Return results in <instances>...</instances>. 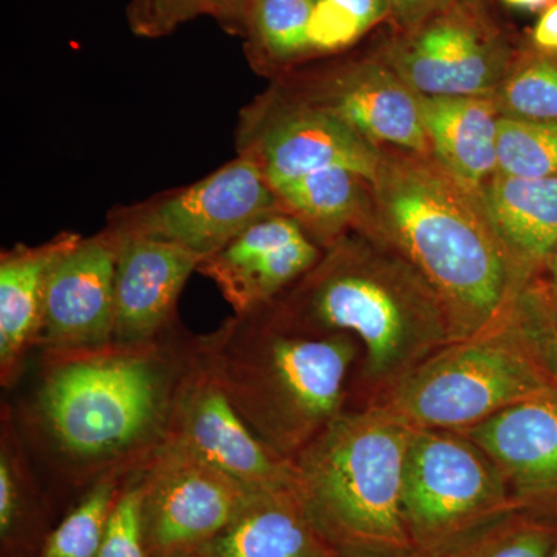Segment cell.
<instances>
[{
  "mask_svg": "<svg viewBox=\"0 0 557 557\" xmlns=\"http://www.w3.org/2000/svg\"><path fill=\"white\" fill-rule=\"evenodd\" d=\"M13 463L7 448L0 456V533L5 539L16 525L20 516L21 491Z\"/></svg>",
  "mask_w": 557,
  "mask_h": 557,
  "instance_id": "obj_32",
  "label": "cell"
},
{
  "mask_svg": "<svg viewBox=\"0 0 557 557\" xmlns=\"http://www.w3.org/2000/svg\"><path fill=\"white\" fill-rule=\"evenodd\" d=\"M557 520L515 511L438 557H548Z\"/></svg>",
  "mask_w": 557,
  "mask_h": 557,
  "instance_id": "obj_24",
  "label": "cell"
},
{
  "mask_svg": "<svg viewBox=\"0 0 557 557\" xmlns=\"http://www.w3.org/2000/svg\"><path fill=\"white\" fill-rule=\"evenodd\" d=\"M368 230L438 293L456 341L496 327L531 281L491 228L478 197L438 163L386 157Z\"/></svg>",
  "mask_w": 557,
  "mask_h": 557,
  "instance_id": "obj_1",
  "label": "cell"
},
{
  "mask_svg": "<svg viewBox=\"0 0 557 557\" xmlns=\"http://www.w3.org/2000/svg\"><path fill=\"white\" fill-rule=\"evenodd\" d=\"M519 511L507 480L463 432L413 429L403 512L417 557H438Z\"/></svg>",
  "mask_w": 557,
  "mask_h": 557,
  "instance_id": "obj_7",
  "label": "cell"
},
{
  "mask_svg": "<svg viewBox=\"0 0 557 557\" xmlns=\"http://www.w3.org/2000/svg\"><path fill=\"white\" fill-rule=\"evenodd\" d=\"M310 104L332 112L373 145L424 157L431 150L420 97L392 69L370 62L341 70Z\"/></svg>",
  "mask_w": 557,
  "mask_h": 557,
  "instance_id": "obj_17",
  "label": "cell"
},
{
  "mask_svg": "<svg viewBox=\"0 0 557 557\" xmlns=\"http://www.w3.org/2000/svg\"><path fill=\"white\" fill-rule=\"evenodd\" d=\"M40 417L79 461L148 457L166 437L175 381L156 343L50 351Z\"/></svg>",
  "mask_w": 557,
  "mask_h": 557,
  "instance_id": "obj_5",
  "label": "cell"
},
{
  "mask_svg": "<svg viewBox=\"0 0 557 557\" xmlns=\"http://www.w3.org/2000/svg\"><path fill=\"white\" fill-rule=\"evenodd\" d=\"M498 172L516 177H557V123L500 116Z\"/></svg>",
  "mask_w": 557,
  "mask_h": 557,
  "instance_id": "obj_26",
  "label": "cell"
},
{
  "mask_svg": "<svg viewBox=\"0 0 557 557\" xmlns=\"http://www.w3.org/2000/svg\"><path fill=\"white\" fill-rule=\"evenodd\" d=\"M175 557H205L203 553L197 552V553H189V555H182V556H175Z\"/></svg>",
  "mask_w": 557,
  "mask_h": 557,
  "instance_id": "obj_37",
  "label": "cell"
},
{
  "mask_svg": "<svg viewBox=\"0 0 557 557\" xmlns=\"http://www.w3.org/2000/svg\"><path fill=\"white\" fill-rule=\"evenodd\" d=\"M448 5L449 0H388V7L399 25L408 30H413L432 14L438 13Z\"/></svg>",
  "mask_w": 557,
  "mask_h": 557,
  "instance_id": "obj_33",
  "label": "cell"
},
{
  "mask_svg": "<svg viewBox=\"0 0 557 557\" xmlns=\"http://www.w3.org/2000/svg\"><path fill=\"white\" fill-rule=\"evenodd\" d=\"M547 269L549 273V287H552L553 292L557 293V247L548 260Z\"/></svg>",
  "mask_w": 557,
  "mask_h": 557,
  "instance_id": "obj_36",
  "label": "cell"
},
{
  "mask_svg": "<svg viewBox=\"0 0 557 557\" xmlns=\"http://www.w3.org/2000/svg\"><path fill=\"white\" fill-rule=\"evenodd\" d=\"M475 197L516 265L533 278L557 247V177L497 172Z\"/></svg>",
  "mask_w": 557,
  "mask_h": 557,
  "instance_id": "obj_18",
  "label": "cell"
},
{
  "mask_svg": "<svg viewBox=\"0 0 557 557\" xmlns=\"http://www.w3.org/2000/svg\"><path fill=\"white\" fill-rule=\"evenodd\" d=\"M548 557H557V541H556L555 547H553L552 552H549Z\"/></svg>",
  "mask_w": 557,
  "mask_h": 557,
  "instance_id": "obj_38",
  "label": "cell"
},
{
  "mask_svg": "<svg viewBox=\"0 0 557 557\" xmlns=\"http://www.w3.org/2000/svg\"><path fill=\"white\" fill-rule=\"evenodd\" d=\"M321 258V249L298 220L273 212L201 260L197 271L211 278L236 317L244 318L307 276Z\"/></svg>",
  "mask_w": 557,
  "mask_h": 557,
  "instance_id": "obj_14",
  "label": "cell"
},
{
  "mask_svg": "<svg viewBox=\"0 0 557 557\" xmlns=\"http://www.w3.org/2000/svg\"><path fill=\"white\" fill-rule=\"evenodd\" d=\"M557 392L511 317L440 348L370 401L412 429L467 431L525 399Z\"/></svg>",
  "mask_w": 557,
  "mask_h": 557,
  "instance_id": "obj_6",
  "label": "cell"
},
{
  "mask_svg": "<svg viewBox=\"0 0 557 557\" xmlns=\"http://www.w3.org/2000/svg\"><path fill=\"white\" fill-rule=\"evenodd\" d=\"M119 242L112 231L73 245L47 282L36 344L49 351L113 344Z\"/></svg>",
  "mask_w": 557,
  "mask_h": 557,
  "instance_id": "obj_13",
  "label": "cell"
},
{
  "mask_svg": "<svg viewBox=\"0 0 557 557\" xmlns=\"http://www.w3.org/2000/svg\"><path fill=\"white\" fill-rule=\"evenodd\" d=\"M139 480L149 557H175L207 547L236 519L255 491L164 438Z\"/></svg>",
  "mask_w": 557,
  "mask_h": 557,
  "instance_id": "obj_8",
  "label": "cell"
},
{
  "mask_svg": "<svg viewBox=\"0 0 557 557\" xmlns=\"http://www.w3.org/2000/svg\"><path fill=\"white\" fill-rule=\"evenodd\" d=\"M245 3L247 0H132L127 21L141 38H163L200 16L212 17L226 32L242 36Z\"/></svg>",
  "mask_w": 557,
  "mask_h": 557,
  "instance_id": "obj_27",
  "label": "cell"
},
{
  "mask_svg": "<svg viewBox=\"0 0 557 557\" xmlns=\"http://www.w3.org/2000/svg\"><path fill=\"white\" fill-rule=\"evenodd\" d=\"M418 97L440 166L478 196L498 172L496 102L490 97Z\"/></svg>",
  "mask_w": 557,
  "mask_h": 557,
  "instance_id": "obj_19",
  "label": "cell"
},
{
  "mask_svg": "<svg viewBox=\"0 0 557 557\" xmlns=\"http://www.w3.org/2000/svg\"><path fill=\"white\" fill-rule=\"evenodd\" d=\"M281 208L288 209L304 228L332 245L344 231L370 222L373 185L358 172L325 170L311 172L274 188Z\"/></svg>",
  "mask_w": 557,
  "mask_h": 557,
  "instance_id": "obj_22",
  "label": "cell"
},
{
  "mask_svg": "<svg viewBox=\"0 0 557 557\" xmlns=\"http://www.w3.org/2000/svg\"><path fill=\"white\" fill-rule=\"evenodd\" d=\"M458 432L494 461L519 511L557 520V392L520 401Z\"/></svg>",
  "mask_w": 557,
  "mask_h": 557,
  "instance_id": "obj_15",
  "label": "cell"
},
{
  "mask_svg": "<svg viewBox=\"0 0 557 557\" xmlns=\"http://www.w3.org/2000/svg\"><path fill=\"white\" fill-rule=\"evenodd\" d=\"M98 557H149L143 525V494L139 482L120 491L110 512Z\"/></svg>",
  "mask_w": 557,
  "mask_h": 557,
  "instance_id": "obj_31",
  "label": "cell"
},
{
  "mask_svg": "<svg viewBox=\"0 0 557 557\" xmlns=\"http://www.w3.org/2000/svg\"><path fill=\"white\" fill-rule=\"evenodd\" d=\"M507 3L511 9L527 10V11H541L547 10L549 5L557 2V0H502Z\"/></svg>",
  "mask_w": 557,
  "mask_h": 557,
  "instance_id": "obj_35",
  "label": "cell"
},
{
  "mask_svg": "<svg viewBox=\"0 0 557 557\" xmlns=\"http://www.w3.org/2000/svg\"><path fill=\"white\" fill-rule=\"evenodd\" d=\"M413 429L379 405L344 410L293 460L311 525L338 557H417L403 512Z\"/></svg>",
  "mask_w": 557,
  "mask_h": 557,
  "instance_id": "obj_4",
  "label": "cell"
},
{
  "mask_svg": "<svg viewBox=\"0 0 557 557\" xmlns=\"http://www.w3.org/2000/svg\"><path fill=\"white\" fill-rule=\"evenodd\" d=\"M240 132V153L255 161L271 189L311 174L350 170L375 183L384 153L338 116L318 106L284 109Z\"/></svg>",
  "mask_w": 557,
  "mask_h": 557,
  "instance_id": "obj_11",
  "label": "cell"
},
{
  "mask_svg": "<svg viewBox=\"0 0 557 557\" xmlns=\"http://www.w3.org/2000/svg\"><path fill=\"white\" fill-rule=\"evenodd\" d=\"M78 234H61L39 247H16L0 260V366L3 383L14 375L42 321L47 282L54 263L78 244Z\"/></svg>",
  "mask_w": 557,
  "mask_h": 557,
  "instance_id": "obj_21",
  "label": "cell"
},
{
  "mask_svg": "<svg viewBox=\"0 0 557 557\" xmlns=\"http://www.w3.org/2000/svg\"><path fill=\"white\" fill-rule=\"evenodd\" d=\"M200 552L205 557H338L311 525L293 487L252 494Z\"/></svg>",
  "mask_w": 557,
  "mask_h": 557,
  "instance_id": "obj_20",
  "label": "cell"
},
{
  "mask_svg": "<svg viewBox=\"0 0 557 557\" xmlns=\"http://www.w3.org/2000/svg\"><path fill=\"white\" fill-rule=\"evenodd\" d=\"M164 438L193 450L255 493L295 483L293 461L270 449L231 401L207 344L178 373Z\"/></svg>",
  "mask_w": 557,
  "mask_h": 557,
  "instance_id": "obj_10",
  "label": "cell"
},
{
  "mask_svg": "<svg viewBox=\"0 0 557 557\" xmlns=\"http://www.w3.org/2000/svg\"><path fill=\"white\" fill-rule=\"evenodd\" d=\"M388 10V0H314L307 28L309 51L346 49Z\"/></svg>",
  "mask_w": 557,
  "mask_h": 557,
  "instance_id": "obj_28",
  "label": "cell"
},
{
  "mask_svg": "<svg viewBox=\"0 0 557 557\" xmlns=\"http://www.w3.org/2000/svg\"><path fill=\"white\" fill-rule=\"evenodd\" d=\"M110 231L119 242L113 344L156 343L170 324L186 281L203 259L171 242Z\"/></svg>",
  "mask_w": 557,
  "mask_h": 557,
  "instance_id": "obj_16",
  "label": "cell"
},
{
  "mask_svg": "<svg viewBox=\"0 0 557 557\" xmlns=\"http://www.w3.org/2000/svg\"><path fill=\"white\" fill-rule=\"evenodd\" d=\"M278 207L258 164L240 153L200 182L121 211L112 230L171 242L207 259Z\"/></svg>",
  "mask_w": 557,
  "mask_h": 557,
  "instance_id": "obj_9",
  "label": "cell"
},
{
  "mask_svg": "<svg viewBox=\"0 0 557 557\" xmlns=\"http://www.w3.org/2000/svg\"><path fill=\"white\" fill-rule=\"evenodd\" d=\"M120 471L102 475L83 502L53 531L42 557H98L120 494Z\"/></svg>",
  "mask_w": 557,
  "mask_h": 557,
  "instance_id": "obj_25",
  "label": "cell"
},
{
  "mask_svg": "<svg viewBox=\"0 0 557 557\" xmlns=\"http://www.w3.org/2000/svg\"><path fill=\"white\" fill-rule=\"evenodd\" d=\"M533 40L541 50L557 51V2L544 10L539 17Z\"/></svg>",
  "mask_w": 557,
  "mask_h": 557,
  "instance_id": "obj_34",
  "label": "cell"
},
{
  "mask_svg": "<svg viewBox=\"0 0 557 557\" xmlns=\"http://www.w3.org/2000/svg\"><path fill=\"white\" fill-rule=\"evenodd\" d=\"M497 108L504 116L557 123V62L534 58L519 65L498 86Z\"/></svg>",
  "mask_w": 557,
  "mask_h": 557,
  "instance_id": "obj_29",
  "label": "cell"
},
{
  "mask_svg": "<svg viewBox=\"0 0 557 557\" xmlns=\"http://www.w3.org/2000/svg\"><path fill=\"white\" fill-rule=\"evenodd\" d=\"M314 0H247L242 36L260 62H285L309 53L307 28Z\"/></svg>",
  "mask_w": 557,
  "mask_h": 557,
  "instance_id": "obj_23",
  "label": "cell"
},
{
  "mask_svg": "<svg viewBox=\"0 0 557 557\" xmlns=\"http://www.w3.org/2000/svg\"><path fill=\"white\" fill-rule=\"evenodd\" d=\"M302 278L282 319L309 332L354 336L370 401L456 341L438 293L370 230L333 242Z\"/></svg>",
  "mask_w": 557,
  "mask_h": 557,
  "instance_id": "obj_2",
  "label": "cell"
},
{
  "mask_svg": "<svg viewBox=\"0 0 557 557\" xmlns=\"http://www.w3.org/2000/svg\"><path fill=\"white\" fill-rule=\"evenodd\" d=\"M207 347L242 418L270 449L293 461L344 412L361 346L344 333H317L284 319L237 318Z\"/></svg>",
  "mask_w": 557,
  "mask_h": 557,
  "instance_id": "obj_3",
  "label": "cell"
},
{
  "mask_svg": "<svg viewBox=\"0 0 557 557\" xmlns=\"http://www.w3.org/2000/svg\"><path fill=\"white\" fill-rule=\"evenodd\" d=\"M410 32L391 65L421 97H490L504 81V49L463 10L448 5Z\"/></svg>",
  "mask_w": 557,
  "mask_h": 557,
  "instance_id": "obj_12",
  "label": "cell"
},
{
  "mask_svg": "<svg viewBox=\"0 0 557 557\" xmlns=\"http://www.w3.org/2000/svg\"><path fill=\"white\" fill-rule=\"evenodd\" d=\"M509 317L557 388V293L552 287L534 284L531 278Z\"/></svg>",
  "mask_w": 557,
  "mask_h": 557,
  "instance_id": "obj_30",
  "label": "cell"
}]
</instances>
